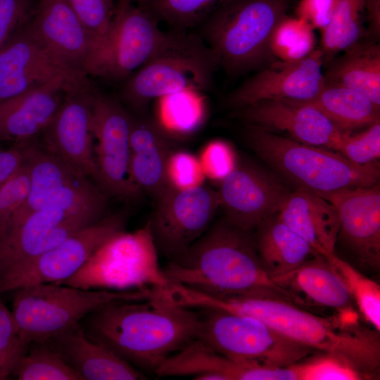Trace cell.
I'll return each instance as SVG.
<instances>
[{
  "label": "cell",
  "instance_id": "cell-3",
  "mask_svg": "<svg viewBox=\"0 0 380 380\" xmlns=\"http://www.w3.org/2000/svg\"><path fill=\"white\" fill-rule=\"evenodd\" d=\"M250 232L222 220L163 270L170 282L207 295L276 298L294 303L264 270Z\"/></svg>",
  "mask_w": 380,
  "mask_h": 380
},
{
  "label": "cell",
  "instance_id": "cell-31",
  "mask_svg": "<svg viewBox=\"0 0 380 380\" xmlns=\"http://www.w3.org/2000/svg\"><path fill=\"white\" fill-rule=\"evenodd\" d=\"M367 0H337L329 25L322 30V51L332 54L357 44L362 33V15Z\"/></svg>",
  "mask_w": 380,
  "mask_h": 380
},
{
  "label": "cell",
  "instance_id": "cell-47",
  "mask_svg": "<svg viewBox=\"0 0 380 380\" xmlns=\"http://www.w3.org/2000/svg\"><path fill=\"white\" fill-rule=\"evenodd\" d=\"M130 1L141 6H145L150 1V0H129Z\"/></svg>",
  "mask_w": 380,
  "mask_h": 380
},
{
  "label": "cell",
  "instance_id": "cell-17",
  "mask_svg": "<svg viewBox=\"0 0 380 380\" xmlns=\"http://www.w3.org/2000/svg\"><path fill=\"white\" fill-rule=\"evenodd\" d=\"M324 56L321 50L315 49L298 61H275L232 92L228 106L237 110L267 100L303 102L312 99L326 84Z\"/></svg>",
  "mask_w": 380,
  "mask_h": 380
},
{
  "label": "cell",
  "instance_id": "cell-45",
  "mask_svg": "<svg viewBox=\"0 0 380 380\" xmlns=\"http://www.w3.org/2000/svg\"><path fill=\"white\" fill-rule=\"evenodd\" d=\"M21 342L13 313L0 300V349H26Z\"/></svg>",
  "mask_w": 380,
  "mask_h": 380
},
{
  "label": "cell",
  "instance_id": "cell-15",
  "mask_svg": "<svg viewBox=\"0 0 380 380\" xmlns=\"http://www.w3.org/2000/svg\"><path fill=\"white\" fill-rule=\"evenodd\" d=\"M104 217L58 208H42L32 212L0 235V275Z\"/></svg>",
  "mask_w": 380,
  "mask_h": 380
},
{
  "label": "cell",
  "instance_id": "cell-26",
  "mask_svg": "<svg viewBox=\"0 0 380 380\" xmlns=\"http://www.w3.org/2000/svg\"><path fill=\"white\" fill-rule=\"evenodd\" d=\"M155 374L196 380H263L265 369L231 360L195 339L167 357Z\"/></svg>",
  "mask_w": 380,
  "mask_h": 380
},
{
  "label": "cell",
  "instance_id": "cell-25",
  "mask_svg": "<svg viewBox=\"0 0 380 380\" xmlns=\"http://www.w3.org/2000/svg\"><path fill=\"white\" fill-rule=\"evenodd\" d=\"M83 380L146 379L143 372L91 340L80 324L48 341Z\"/></svg>",
  "mask_w": 380,
  "mask_h": 380
},
{
  "label": "cell",
  "instance_id": "cell-5",
  "mask_svg": "<svg viewBox=\"0 0 380 380\" xmlns=\"http://www.w3.org/2000/svg\"><path fill=\"white\" fill-rule=\"evenodd\" d=\"M13 309L21 342H46L80 324L99 307L116 300H143L153 289L90 290L60 283H43L14 291Z\"/></svg>",
  "mask_w": 380,
  "mask_h": 380
},
{
  "label": "cell",
  "instance_id": "cell-30",
  "mask_svg": "<svg viewBox=\"0 0 380 380\" xmlns=\"http://www.w3.org/2000/svg\"><path fill=\"white\" fill-rule=\"evenodd\" d=\"M300 103L317 109L343 132L367 127L379 120V106L363 94L337 84L326 82L315 98Z\"/></svg>",
  "mask_w": 380,
  "mask_h": 380
},
{
  "label": "cell",
  "instance_id": "cell-33",
  "mask_svg": "<svg viewBox=\"0 0 380 380\" xmlns=\"http://www.w3.org/2000/svg\"><path fill=\"white\" fill-rule=\"evenodd\" d=\"M314 30L297 16L284 15L272 32L269 46L270 56L284 62L306 58L315 50Z\"/></svg>",
  "mask_w": 380,
  "mask_h": 380
},
{
  "label": "cell",
  "instance_id": "cell-28",
  "mask_svg": "<svg viewBox=\"0 0 380 380\" xmlns=\"http://www.w3.org/2000/svg\"><path fill=\"white\" fill-rule=\"evenodd\" d=\"M29 20L0 49V81L40 76L49 72L65 73L77 78L51 55L32 30Z\"/></svg>",
  "mask_w": 380,
  "mask_h": 380
},
{
  "label": "cell",
  "instance_id": "cell-8",
  "mask_svg": "<svg viewBox=\"0 0 380 380\" xmlns=\"http://www.w3.org/2000/svg\"><path fill=\"white\" fill-rule=\"evenodd\" d=\"M201 310L196 339L234 361L284 367L317 352L286 338L255 317L217 310Z\"/></svg>",
  "mask_w": 380,
  "mask_h": 380
},
{
  "label": "cell",
  "instance_id": "cell-12",
  "mask_svg": "<svg viewBox=\"0 0 380 380\" xmlns=\"http://www.w3.org/2000/svg\"><path fill=\"white\" fill-rule=\"evenodd\" d=\"M155 201L148 222L158 252L170 260L207 231L220 207L218 191L201 184L186 188L170 184Z\"/></svg>",
  "mask_w": 380,
  "mask_h": 380
},
{
  "label": "cell",
  "instance_id": "cell-1",
  "mask_svg": "<svg viewBox=\"0 0 380 380\" xmlns=\"http://www.w3.org/2000/svg\"><path fill=\"white\" fill-rule=\"evenodd\" d=\"M154 291V290H153ZM87 336L138 369L158 367L197 338L201 315L156 294L143 300H116L89 315Z\"/></svg>",
  "mask_w": 380,
  "mask_h": 380
},
{
  "label": "cell",
  "instance_id": "cell-35",
  "mask_svg": "<svg viewBox=\"0 0 380 380\" xmlns=\"http://www.w3.org/2000/svg\"><path fill=\"white\" fill-rule=\"evenodd\" d=\"M232 0H150L146 6L156 18L178 30L205 21Z\"/></svg>",
  "mask_w": 380,
  "mask_h": 380
},
{
  "label": "cell",
  "instance_id": "cell-24",
  "mask_svg": "<svg viewBox=\"0 0 380 380\" xmlns=\"http://www.w3.org/2000/svg\"><path fill=\"white\" fill-rule=\"evenodd\" d=\"M272 279L299 306L327 308L336 312L354 309V302L345 283L321 254Z\"/></svg>",
  "mask_w": 380,
  "mask_h": 380
},
{
  "label": "cell",
  "instance_id": "cell-2",
  "mask_svg": "<svg viewBox=\"0 0 380 380\" xmlns=\"http://www.w3.org/2000/svg\"><path fill=\"white\" fill-rule=\"evenodd\" d=\"M200 303L205 309L259 319L286 338L341 360L365 379L379 371V331L362 325L354 309L321 317L282 299L203 295Z\"/></svg>",
  "mask_w": 380,
  "mask_h": 380
},
{
  "label": "cell",
  "instance_id": "cell-43",
  "mask_svg": "<svg viewBox=\"0 0 380 380\" xmlns=\"http://www.w3.org/2000/svg\"><path fill=\"white\" fill-rule=\"evenodd\" d=\"M336 4L337 0H300L296 8V16L322 31L330 23Z\"/></svg>",
  "mask_w": 380,
  "mask_h": 380
},
{
  "label": "cell",
  "instance_id": "cell-4",
  "mask_svg": "<svg viewBox=\"0 0 380 380\" xmlns=\"http://www.w3.org/2000/svg\"><path fill=\"white\" fill-rule=\"evenodd\" d=\"M246 139L253 151L281 176L317 194L379 183V163L360 165L339 152L301 143L248 125Z\"/></svg>",
  "mask_w": 380,
  "mask_h": 380
},
{
  "label": "cell",
  "instance_id": "cell-10",
  "mask_svg": "<svg viewBox=\"0 0 380 380\" xmlns=\"http://www.w3.org/2000/svg\"><path fill=\"white\" fill-rule=\"evenodd\" d=\"M148 222L133 232H118L105 241L82 268L89 286L102 289H155L170 281L159 265Z\"/></svg>",
  "mask_w": 380,
  "mask_h": 380
},
{
  "label": "cell",
  "instance_id": "cell-36",
  "mask_svg": "<svg viewBox=\"0 0 380 380\" xmlns=\"http://www.w3.org/2000/svg\"><path fill=\"white\" fill-rule=\"evenodd\" d=\"M338 152L352 163L363 165L374 163L380 157V121L354 134L345 132Z\"/></svg>",
  "mask_w": 380,
  "mask_h": 380
},
{
  "label": "cell",
  "instance_id": "cell-11",
  "mask_svg": "<svg viewBox=\"0 0 380 380\" xmlns=\"http://www.w3.org/2000/svg\"><path fill=\"white\" fill-rule=\"evenodd\" d=\"M126 221L124 212L106 215L49 251L10 269L0 275V293L33 284L68 280L105 241L124 230Z\"/></svg>",
  "mask_w": 380,
  "mask_h": 380
},
{
  "label": "cell",
  "instance_id": "cell-16",
  "mask_svg": "<svg viewBox=\"0 0 380 380\" xmlns=\"http://www.w3.org/2000/svg\"><path fill=\"white\" fill-rule=\"evenodd\" d=\"M289 192L273 175L247 163L235 165L218 190L224 219L248 232L276 215Z\"/></svg>",
  "mask_w": 380,
  "mask_h": 380
},
{
  "label": "cell",
  "instance_id": "cell-23",
  "mask_svg": "<svg viewBox=\"0 0 380 380\" xmlns=\"http://www.w3.org/2000/svg\"><path fill=\"white\" fill-rule=\"evenodd\" d=\"M277 217L317 253L325 256L335 253L339 217L335 207L322 196L297 188L289 192Z\"/></svg>",
  "mask_w": 380,
  "mask_h": 380
},
{
  "label": "cell",
  "instance_id": "cell-13",
  "mask_svg": "<svg viewBox=\"0 0 380 380\" xmlns=\"http://www.w3.org/2000/svg\"><path fill=\"white\" fill-rule=\"evenodd\" d=\"M91 131L97 140L96 184L108 196L125 200L138 197L141 192L129 176V111L120 100L95 90Z\"/></svg>",
  "mask_w": 380,
  "mask_h": 380
},
{
  "label": "cell",
  "instance_id": "cell-20",
  "mask_svg": "<svg viewBox=\"0 0 380 380\" xmlns=\"http://www.w3.org/2000/svg\"><path fill=\"white\" fill-rule=\"evenodd\" d=\"M29 23L51 55L74 77L84 72L92 37L66 0H38Z\"/></svg>",
  "mask_w": 380,
  "mask_h": 380
},
{
  "label": "cell",
  "instance_id": "cell-32",
  "mask_svg": "<svg viewBox=\"0 0 380 380\" xmlns=\"http://www.w3.org/2000/svg\"><path fill=\"white\" fill-rule=\"evenodd\" d=\"M34 343L20 357L13 374L18 380H83L48 342Z\"/></svg>",
  "mask_w": 380,
  "mask_h": 380
},
{
  "label": "cell",
  "instance_id": "cell-14",
  "mask_svg": "<svg viewBox=\"0 0 380 380\" xmlns=\"http://www.w3.org/2000/svg\"><path fill=\"white\" fill-rule=\"evenodd\" d=\"M95 90L90 82L66 89L56 113L41 133L45 150L94 180L96 164L91 114Z\"/></svg>",
  "mask_w": 380,
  "mask_h": 380
},
{
  "label": "cell",
  "instance_id": "cell-21",
  "mask_svg": "<svg viewBox=\"0 0 380 380\" xmlns=\"http://www.w3.org/2000/svg\"><path fill=\"white\" fill-rule=\"evenodd\" d=\"M87 82L59 77L0 101V142L35 138L54 116L65 90Z\"/></svg>",
  "mask_w": 380,
  "mask_h": 380
},
{
  "label": "cell",
  "instance_id": "cell-46",
  "mask_svg": "<svg viewBox=\"0 0 380 380\" xmlns=\"http://www.w3.org/2000/svg\"><path fill=\"white\" fill-rule=\"evenodd\" d=\"M26 349H0V380L7 379L13 373L20 357Z\"/></svg>",
  "mask_w": 380,
  "mask_h": 380
},
{
  "label": "cell",
  "instance_id": "cell-42",
  "mask_svg": "<svg viewBox=\"0 0 380 380\" xmlns=\"http://www.w3.org/2000/svg\"><path fill=\"white\" fill-rule=\"evenodd\" d=\"M202 165L210 177L222 179L235 166L229 146L220 141L208 144L203 153Z\"/></svg>",
  "mask_w": 380,
  "mask_h": 380
},
{
  "label": "cell",
  "instance_id": "cell-18",
  "mask_svg": "<svg viewBox=\"0 0 380 380\" xmlns=\"http://www.w3.org/2000/svg\"><path fill=\"white\" fill-rule=\"evenodd\" d=\"M336 209L340 239L360 265L380 267V186L343 189L319 194Z\"/></svg>",
  "mask_w": 380,
  "mask_h": 380
},
{
  "label": "cell",
  "instance_id": "cell-9",
  "mask_svg": "<svg viewBox=\"0 0 380 380\" xmlns=\"http://www.w3.org/2000/svg\"><path fill=\"white\" fill-rule=\"evenodd\" d=\"M157 18L146 7L119 0L107 32L92 42L87 76L124 82L169 39Z\"/></svg>",
  "mask_w": 380,
  "mask_h": 380
},
{
  "label": "cell",
  "instance_id": "cell-40",
  "mask_svg": "<svg viewBox=\"0 0 380 380\" xmlns=\"http://www.w3.org/2000/svg\"><path fill=\"white\" fill-rule=\"evenodd\" d=\"M38 1L0 0V49L32 16Z\"/></svg>",
  "mask_w": 380,
  "mask_h": 380
},
{
  "label": "cell",
  "instance_id": "cell-19",
  "mask_svg": "<svg viewBox=\"0 0 380 380\" xmlns=\"http://www.w3.org/2000/svg\"><path fill=\"white\" fill-rule=\"evenodd\" d=\"M237 110L250 125L336 151L345 132L317 109L298 101L267 100Z\"/></svg>",
  "mask_w": 380,
  "mask_h": 380
},
{
  "label": "cell",
  "instance_id": "cell-29",
  "mask_svg": "<svg viewBox=\"0 0 380 380\" xmlns=\"http://www.w3.org/2000/svg\"><path fill=\"white\" fill-rule=\"evenodd\" d=\"M326 82L353 89L380 106V49L356 44L334 61L324 74Z\"/></svg>",
  "mask_w": 380,
  "mask_h": 380
},
{
  "label": "cell",
  "instance_id": "cell-6",
  "mask_svg": "<svg viewBox=\"0 0 380 380\" xmlns=\"http://www.w3.org/2000/svg\"><path fill=\"white\" fill-rule=\"evenodd\" d=\"M217 66L210 49L200 39L171 33L167 42L123 82L120 101L132 113H145L156 99L206 90Z\"/></svg>",
  "mask_w": 380,
  "mask_h": 380
},
{
  "label": "cell",
  "instance_id": "cell-38",
  "mask_svg": "<svg viewBox=\"0 0 380 380\" xmlns=\"http://www.w3.org/2000/svg\"><path fill=\"white\" fill-rule=\"evenodd\" d=\"M307 362H299L296 367L299 380H357L365 377L356 369L331 355L322 353Z\"/></svg>",
  "mask_w": 380,
  "mask_h": 380
},
{
  "label": "cell",
  "instance_id": "cell-34",
  "mask_svg": "<svg viewBox=\"0 0 380 380\" xmlns=\"http://www.w3.org/2000/svg\"><path fill=\"white\" fill-rule=\"evenodd\" d=\"M345 283L354 304L364 319L380 331V286L365 276L335 253L325 255Z\"/></svg>",
  "mask_w": 380,
  "mask_h": 380
},
{
  "label": "cell",
  "instance_id": "cell-27",
  "mask_svg": "<svg viewBox=\"0 0 380 380\" xmlns=\"http://www.w3.org/2000/svg\"><path fill=\"white\" fill-rule=\"evenodd\" d=\"M255 229L256 250L264 270L271 278L290 272L319 254L277 215Z\"/></svg>",
  "mask_w": 380,
  "mask_h": 380
},
{
  "label": "cell",
  "instance_id": "cell-22",
  "mask_svg": "<svg viewBox=\"0 0 380 380\" xmlns=\"http://www.w3.org/2000/svg\"><path fill=\"white\" fill-rule=\"evenodd\" d=\"M129 142L130 179L140 192L155 200L170 185V141L163 127L145 113H130Z\"/></svg>",
  "mask_w": 380,
  "mask_h": 380
},
{
  "label": "cell",
  "instance_id": "cell-44",
  "mask_svg": "<svg viewBox=\"0 0 380 380\" xmlns=\"http://www.w3.org/2000/svg\"><path fill=\"white\" fill-rule=\"evenodd\" d=\"M34 139L16 142L7 149L0 148V186L25 163Z\"/></svg>",
  "mask_w": 380,
  "mask_h": 380
},
{
  "label": "cell",
  "instance_id": "cell-41",
  "mask_svg": "<svg viewBox=\"0 0 380 380\" xmlns=\"http://www.w3.org/2000/svg\"><path fill=\"white\" fill-rule=\"evenodd\" d=\"M167 174L170 184L179 188L201 184L203 175L201 164L186 153L171 154Z\"/></svg>",
  "mask_w": 380,
  "mask_h": 380
},
{
  "label": "cell",
  "instance_id": "cell-7",
  "mask_svg": "<svg viewBox=\"0 0 380 380\" xmlns=\"http://www.w3.org/2000/svg\"><path fill=\"white\" fill-rule=\"evenodd\" d=\"M289 0H232L205 21L208 46L217 65L232 73L258 67L271 56L270 41Z\"/></svg>",
  "mask_w": 380,
  "mask_h": 380
},
{
  "label": "cell",
  "instance_id": "cell-37",
  "mask_svg": "<svg viewBox=\"0 0 380 380\" xmlns=\"http://www.w3.org/2000/svg\"><path fill=\"white\" fill-rule=\"evenodd\" d=\"M30 186V174L25 160L22 167L0 186V235L10 218L27 198Z\"/></svg>",
  "mask_w": 380,
  "mask_h": 380
},
{
  "label": "cell",
  "instance_id": "cell-39",
  "mask_svg": "<svg viewBox=\"0 0 380 380\" xmlns=\"http://www.w3.org/2000/svg\"><path fill=\"white\" fill-rule=\"evenodd\" d=\"M92 37V42L107 32L115 11L112 0H66Z\"/></svg>",
  "mask_w": 380,
  "mask_h": 380
}]
</instances>
